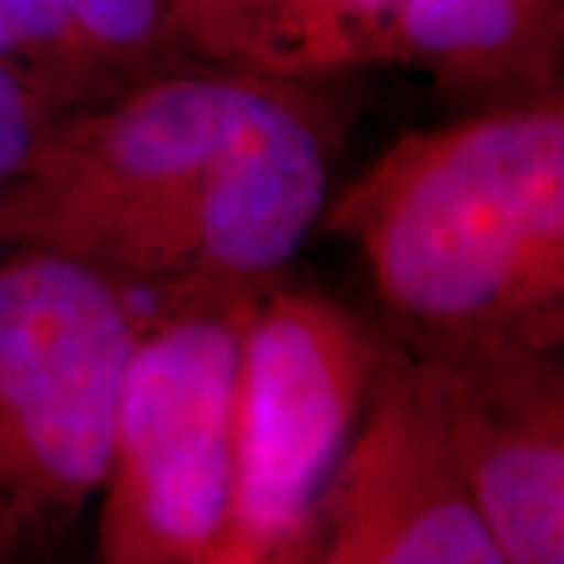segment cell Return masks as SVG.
I'll return each instance as SVG.
<instances>
[{
    "instance_id": "cell-1",
    "label": "cell",
    "mask_w": 564,
    "mask_h": 564,
    "mask_svg": "<svg viewBox=\"0 0 564 564\" xmlns=\"http://www.w3.org/2000/svg\"><path fill=\"white\" fill-rule=\"evenodd\" d=\"M333 139L311 82L166 66L63 107L0 185V232L129 289L261 285L321 223Z\"/></svg>"
},
{
    "instance_id": "cell-2",
    "label": "cell",
    "mask_w": 564,
    "mask_h": 564,
    "mask_svg": "<svg viewBox=\"0 0 564 564\" xmlns=\"http://www.w3.org/2000/svg\"><path fill=\"white\" fill-rule=\"evenodd\" d=\"M321 220L358 254L404 351H562V91L404 132Z\"/></svg>"
},
{
    "instance_id": "cell-3",
    "label": "cell",
    "mask_w": 564,
    "mask_h": 564,
    "mask_svg": "<svg viewBox=\"0 0 564 564\" xmlns=\"http://www.w3.org/2000/svg\"><path fill=\"white\" fill-rule=\"evenodd\" d=\"M141 321L132 289L88 263L0 258V564L44 555L98 499Z\"/></svg>"
},
{
    "instance_id": "cell-4",
    "label": "cell",
    "mask_w": 564,
    "mask_h": 564,
    "mask_svg": "<svg viewBox=\"0 0 564 564\" xmlns=\"http://www.w3.org/2000/svg\"><path fill=\"white\" fill-rule=\"evenodd\" d=\"M258 285H173L122 370L98 564H214L232 511L239 345Z\"/></svg>"
},
{
    "instance_id": "cell-5",
    "label": "cell",
    "mask_w": 564,
    "mask_h": 564,
    "mask_svg": "<svg viewBox=\"0 0 564 564\" xmlns=\"http://www.w3.org/2000/svg\"><path fill=\"white\" fill-rule=\"evenodd\" d=\"M383 351L321 292H251L232 408V511L214 564H299Z\"/></svg>"
},
{
    "instance_id": "cell-6",
    "label": "cell",
    "mask_w": 564,
    "mask_h": 564,
    "mask_svg": "<svg viewBox=\"0 0 564 564\" xmlns=\"http://www.w3.org/2000/svg\"><path fill=\"white\" fill-rule=\"evenodd\" d=\"M321 505L326 545L307 564H508L445 452L421 370L399 345L380 358Z\"/></svg>"
},
{
    "instance_id": "cell-7",
    "label": "cell",
    "mask_w": 564,
    "mask_h": 564,
    "mask_svg": "<svg viewBox=\"0 0 564 564\" xmlns=\"http://www.w3.org/2000/svg\"><path fill=\"white\" fill-rule=\"evenodd\" d=\"M411 358L445 452L505 562L564 564L562 351Z\"/></svg>"
},
{
    "instance_id": "cell-8",
    "label": "cell",
    "mask_w": 564,
    "mask_h": 564,
    "mask_svg": "<svg viewBox=\"0 0 564 564\" xmlns=\"http://www.w3.org/2000/svg\"><path fill=\"white\" fill-rule=\"evenodd\" d=\"M562 0H399L383 63L426 73L455 98L562 91Z\"/></svg>"
},
{
    "instance_id": "cell-9",
    "label": "cell",
    "mask_w": 564,
    "mask_h": 564,
    "mask_svg": "<svg viewBox=\"0 0 564 564\" xmlns=\"http://www.w3.org/2000/svg\"><path fill=\"white\" fill-rule=\"evenodd\" d=\"M399 0H180L176 41L214 66L317 82L383 63Z\"/></svg>"
},
{
    "instance_id": "cell-10",
    "label": "cell",
    "mask_w": 564,
    "mask_h": 564,
    "mask_svg": "<svg viewBox=\"0 0 564 564\" xmlns=\"http://www.w3.org/2000/svg\"><path fill=\"white\" fill-rule=\"evenodd\" d=\"M0 61L25 69L69 107L129 85L88 51L61 0H0Z\"/></svg>"
},
{
    "instance_id": "cell-11",
    "label": "cell",
    "mask_w": 564,
    "mask_h": 564,
    "mask_svg": "<svg viewBox=\"0 0 564 564\" xmlns=\"http://www.w3.org/2000/svg\"><path fill=\"white\" fill-rule=\"evenodd\" d=\"M66 20L98 61L135 82L166 69V54L180 51V0H61Z\"/></svg>"
},
{
    "instance_id": "cell-12",
    "label": "cell",
    "mask_w": 564,
    "mask_h": 564,
    "mask_svg": "<svg viewBox=\"0 0 564 564\" xmlns=\"http://www.w3.org/2000/svg\"><path fill=\"white\" fill-rule=\"evenodd\" d=\"M61 101L47 85L13 63L0 61V185L13 182L35 158L47 126L61 113Z\"/></svg>"
},
{
    "instance_id": "cell-13",
    "label": "cell",
    "mask_w": 564,
    "mask_h": 564,
    "mask_svg": "<svg viewBox=\"0 0 564 564\" xmlns=\"http://www.w3.org/2000/svg\"><path fill=\"white\" fill-rule=\"evenodd\" d=\"M7 254V242H3V232H0V258Z\"/></svg>"
}]
</instances>
